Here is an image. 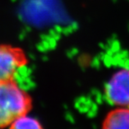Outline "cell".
<instances>
[{
    "label": "cell",
    "instance_id": "cell-1",
    "mask_svg": "<svg viewBox=\"0 0 129 129\" xmlns=\"http://www.w3.org/2000/svg\"><path fill=\"white\" fill-rule=\"evenodd\" d=\"M32 98L15 79L0 83V129L9 127L32 109Z\"/></svg>",
    "mask_w": 129,
    "mask_h": 129
},
{
    "label": "cell",
    "instance_id": "cell-2",
    "mask_svg": "<svg viewBox=\"0 0 129 129\" xmlns=\"http://www.w3.org/2000/svg\"><path fill=\"white\" fill-rule=\"evenodd\" d=\"M28 63V56L22 47L0 44V83L15 78L19 70Z\"/></svg>",
    "mask_w": 129,
    "mask_h": 129
},
{
    "label": "cell",
    "instance_id": "cell-3",
    "mask_svg": "<svg viewBox=\"0 0 129 129\" xmlns=\"http://www.w3.org/2000/svg\"><path fill=\"white\" fill-rule=\"evenodd\" d=\"M106 99L115 107L129 108V68L116 71L106 83Z\"/></svg>",
    "mask_w": 129,
    "mask_h": 129
},
{
    "label": "cell",
    "instance_id": "cell-4",
    "mask_svg": "<svg viewBox=\"0 0 129 129\" xmlns=\"http://www.w3.org/2000/svg\"><path fill=\"white\" fill-rule=\"evenodd\" d=\"M102 129H129V108L115 107L109 111L103 121Z\"/></svg>",
    "mask_w": 129,
    "mask_h": 129
},
{
    "label": "cell",
    "instance_id": "cell-5",
    "mask_svg": "<svg viewBox=\"0 0 129 129\" xmlns=\"http://www.w3.org/2000/svg\"><path fill=\"white\" fill-rule=\"evenodd\" d=\"M9 128V129H44L39 120L28 115L22 116L14 120Z\"/></svg>",
    "mask_w": 129,
    "mask_h": 129
}]
</instances>
